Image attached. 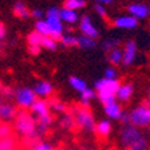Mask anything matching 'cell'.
Returning a JSON list of instances; mask_svg holds the SVG:
<instances>
[{
    "mask_svg": "<svg viewBox=\"0 0 150 150\" xmlns=\"http://www.w3.org/2000/svg\"><path fill=\"white\" fill-rule=\"evenodd\" d=\"M121 142L127 150H147V141L137 127L126 126L122 131Z\"/></svg>",
    "mask_w": 150,
    "mask_h": 150,
    "instance_id": "6da1fadb",
    "label": "cell"
},
{
    "mask_svg": "<svg viewBox=\"0 0 150 150\" xmlns=\"http://www.w3.org/2000/svg\"><path fill=\"white\" fill-rule=\"evenodd\" d=\"M15 130L20 135L31 139L36 135V121L32 114L27 111H18L15 117Z\"/></svg>",
    "mask_w": 150,
    "mask_h": 150,
    "instance_id": "7a4b0ae2",
    "label": "cell"
},
{
    "mask_svg": "<svg viewBox=\"0 0 150 150\" xmlns=\"http://www.w3.org/2000/svg\"><path fill=\"white\" fill-rule=\"evenodd\" d=\"M119 87V82L117 79H99L95 83V88L98 91L99 99L102 100V103L106 106L110 103L115 102V94L117 90Z\"/></svg>",
    "mask_w": 150,
    "mask_h": 150,
    "instance_id": "3957f363",
    "label": "cell"
},
{
    "mask_svg": "<svg viewBox=\"0 0 150 150\" xmlns=\"http://www.w3.org/2000/svg\"><path fill=\"white\" fill-rule=\"evenodd\" d=\"M31 111L34 115H36V130H39L40 133L47 130V127L51 125L52 118H51L50 112H48V105L46 100L36 99L31 106Z\"/></svg>",
    "mask_w": 150,
    "mask_h": 150,
    "instance_id": "277c9868",
    "label": "cell"
},
{
    "mask_svg": "<svg viewBox=\"0 0 150 150\" xmlns=\"http://www.w3.org/2000/svg\"><path fill=\"white\" fill-rule=\"evenodd\" d=\"M129 119L135 127H146L150 125V109L142 105L129 114Z\"/></svg>",
    "mask_w": 150,
    "mask_h": 150,
    "instance_id": "5b68a950",
    "label": "cell"
},
{
    "mask_svg": "<svg viewBox=\"0 0 150 150\" xmlns=\"http://www.w3.org/2000/svg\"><path fill=\"white\" fill-rule=\"evenodd\" d=\"M15 98H16V102H18L19 107H22V109L31 107L32 103L36 100V95H35L34 90H31V88H28V87L19 88L15 93Z\"/></svg>",
    "mask_w": 150,
    "mask_h": 150,
    "instance_id": "8992f818",
    "label": "cell"
},
{
    "mask_svg": "<svg viewBox=\"0 0 150 150\" xmlns=\"http://www.w3.org/2000/svg\"><path fill=\"white\" fill-rule=\"evenodd\" d=\"M75 122H76L81 127L86 129V130H93L94 126H95L93 114H91L86 107L75 110Z\"/></svg>",
    "mask_w": 150,
    "mask_h": 150,
    "instance_id": "52a82bcc",
    "label": "cell"
},
{
    "mask_svg": "<svg viewBox=\"0 0 150 150\" xmlns=\"http://www.w3.org/2000/svg\"><path fill=\"white\" fill-rule=\"evenodd\" d=\"M46 23L50 28V38L54 40H59L62 38V32H63V23L60 22L59 18H47Z\"/></svg>",
    "mask_w": 150,
    "mask_h": 150,
    "instance_id": "ba28073f",
    "label": "cell"
},
{
    "mask_svg": "<svg viewBox=\"0 0 150 150\" xmlns=\"http://www.w3.org/2000/svg\"><path fill=\"white\" fill-rule=\"evenodd\" d=\"M79 28H81V32L83 34V36H87V38H91V39H95L98 36V30L97 27L93 24L91 19L88 16H83L79 23Z\"/></svg>",
    "mask_w": 150,
    "mask_h": 150,
    "instance_id": "9c48e42d",
    "label": "cell"
},
{
    "mask_svg": "<svg viewBox=\"0 0 150 150\" xmlns=\"http://www.w3.org/2000/svg\"><path fill=\"white\" fill-rule=\"evenodd\" d=\"M135 55H137V46L134 42H127L125 50L122 51V63L125 66H129L134 62Z\"/></svg>",
    "mask_w": 150,
    "mask_h": 150,
    "instance_id": "30bf717a",
    "label": "cell"
},
{
    "mask_svg": "<svg viewBox=\"0 0 150 150\" xmlns=\"http://www.w3.org/2000/svg\"><path fill=\"white\" fill-rule=\"evenodd\" d=\"M129 12H130V16L138 20V19H145L150 16V8L144 4H131L129 7Z\"/></svg>",
    "mask_w": 150,
    "mask_h": 150,
    "instance_id": "8fae6325",
    "label": "cell"
},
{
    "mask_svg": "<svg viewBox=\"0 0 150 150\" xmlns=\"http://www.w3.org/2000/svg\"><path fill=\"white\" fill-rule=\"evenodd\" d=\"M34 93L36 97H42V98L48 97V95H51V93H52V84L46 81L38 82V83L35 84Z\"/></svg>",
    "mask_w": 150,
    "mask_h": 150,
    "instance_id": "7c38bea8",
    "label": "cell"
},
{
    "mask_svg": "<svg viewBox=\"0 0 150 150\" xmlns=\"http://www.w3.org/2000/svg\"><path fill=\"white\" fill-rule=\"evenodd\" d=\"M114 24L118 28H126V30H131V28H135L138 24V20L134 19L133 16H121L114 22Z\"/></svg>",
    "mask_w": 150,
    "mask_h": 150,
    "instance_id": "4fadbf2b",
    "label": "cell"
},
{
    "mask_svg": "<svg viewBox=\"0 0 150 150\" xmlns=\"http://www.w3.org/2000/svg\"><path fill=\"white\" fill-rule=\"evenodd\" d=\"M105 112H106V115L110 117L111 119H121L122 117V109L117 102H112L110 105H106L105 106Z\"/></svg>",
    "mask_w": 150,
    "mask_h": 150,
    "instance_id": "5bb4252c",
    "label": "cell"
},
{
    "mask_svg": "<svg viewBox=\"0 0 150 150\" xmlns=\"http://www.w3.org/2000/svg\"><path fill=\"white\" fill-rule=\"evenodd\" d=\"M16 110L15 106L9 105V103H6V105H1L0 106V118L4 119V121H8V119H13L16 117Z\"/></svg>",
    "mask_w": 150,
    "mask_h": 150,
    "instance_id": "9a60e30c",
    "label": "cell"
},
{
    "mask_svg": "<svg viewBox=\"0 0 150 150\" xmlns=\"http://www.w3.org/2000/svg\"><path fill=\"white\" fill-rule=\"evenodd\" d=\"M59 19L62 23L66 22V23L72 24V23L78 22V12H76V11H71V9L63 8L59 11Z\"/></svg>",
    "mask_w": 150,
    "mask_h": 150,
    "instance_id": "2e32d148",
    "label": "cell"
},
{
    "mask_svg": "<svg viewBox=\"0 0 150 150\" xmlns=\"http://www.w3.org/2000/svg\"><path fill=\"white\" fill-rule=\"evenodd\" d=\"M133 86L131 84H123V86H119L118 90H117L115 98H118L119 100H127L133 94Z\"/></svg>",
    "mask_w": 150,
    "mask_h": 150,
    "instance_id": "e0dca14e",
    "label": "cell"
},
{
    "mask_svg": "<svg viewBox=\"0 0 150 150\" xmlns=\"http://www.w3.org/2000/svg\"><path fill=\"white\" fill-rule=\"evenodd\" d=\"M94 130L97 131L98 135H102V137H106V135L110 134V131H111V125H110V122L106 121V119H103V121L98 122L97 125L94 126Z\"/></svg>",
    "mask_w": 150,
    "mask_h": 150,
    "instance_id": "ac0fdd59",
    "label": "cell"
},
{
    "mask_svg": "<svg viewBox=\"0 0 150 150\" xmlns=\"http://www.w3.org/2000/svg\"><path fill=\"white\" fill-rule=\"evenodd\" d=\"M0 150H18V142L11 135L0 141Z\"/></svg>",
    "mask_w": 150,
    "mask_h": 150,
    "instance_id": "d6986e66",
    "label": "cell"
},
{
    "mask_svg": "<svg viewBox=\"0 0 150 150\" xmlns=\"http://www.w3.org/2000/svg\"><path fill=\"white\" fill-rule=\"evenodd\" d=\"M13 13H15L18 18H22V19L30 18V11H28L27 7H25L24 3H22V1H18V3L13 6Z\"/></svg>",
    "mask_w": 150,
    "mask_h": 150,
    "instance_id": "ffe728a7",
    "label": "cell"
},
{
    "mask_svg": "<svg viewBox=\"0 0 150 150\" xmlns=\"http://www.w3.org/2000/svg\"><path fill=\"white\" fill-rule=\"evenodd\" d=\"M69 82H70V84H71V87L74 88V90L79 91V93H82V91H84L86 88H87L86 82H84L83 79L78 78V76H70Z\"/></svg>",
    "mask_w": 150,
    "mask_h": 150,
    "instance_id": "44dd1931",
    "label": "cell"
},
{
    "mask_svg": "<svg viewBox=\"0 0 150 150\" xmlns=\"http://www.w3.org/2000/svg\"><path fill=\"white\" fill-rule=\"evenodd\" d=\"M35 31L42 36H50V28L47 25L46 20H38L35 24Z\"/></svg>",
    "mask_w": 150,
    "mask_h": 150,
    "instance_id": "7402d4cb",
    "label": "cell"
},
{
    "mask_svg": "<svg viewBox=\"0 0 150 150\" xmlns=\"http://www.w3.org/2000/svg\"><path fill=\"white\" fill-rule=\"evenodd\" d=\"M86 6V1L84 0H66L64 1V8L66 9H71V11H75V9H81Z\"/></svg>",
    "mask_w": 150,
    "mask_h": 150,
    "instance_id": "603a6c76",
    "label": "cell"
},
{
    "mask_svg": "<svg viewBox=\"0 0 150 150\" xmlns=\"http://www.w3.org/2000/svg\"><path fill=\"white\" fill-rule=\"evenodd\" d=\"M109 60L114 64H119L122 62V50L112 48L111 51H109Z\"/></svg>",
    "mask_w": 150,
    "mask_h": 150,
    "instance_id": "cb8c5ba5",
    "label": "cell"
},
{
    "mask_svg": "<svg viewBox=\"0 0 150 150\" xmlns=\"http://www.w3.org/2000/svg\"><path fill=\"white\" fill-rule=\"evenodd\" d=\"M78 46H81L82 48H93L95 46V39H91L87 36H79L78 38Z\"/></svg>",
    "mask_w": 150,
    "mask_h": 150,
    "instance_id": "d4e9b609",
    "label": "cell"
},
{
    "mask_svg": "<svg viewBox=\"0 0 150 150\" xmlns=\"http://www.w3.org/2000/svg\"><path fill=\"white\" fill-rule=\"evenodd\" d=\"M11 135H12V127L7 122H1L0 123V141L7 137H11Z\"/></svg>",
    "mask_w": 150,
    "mask_h": 150,
    "instance_id": "484cf974",
    "label": "cell"
},
{
    "mask_svg": "<svg viewBox=\"0 0 150 150\" xmlns=\"http://www.w3.org/2000/svg\"><path fill=\"white\" fill-rule=\"evenodd\" d=\"M63 46L66 47H74V46H78V38L72 36V35H62L60 38Z\"/></svg>",
    "mask_w": 150,
    "mask_h": 150,
    "instance_id": "4316f807",
    "label": "cell"
},
{
    "mask_svg": "<svg viewBox=\"0 0 150 150\" xmlns=\"http://www.w3.org/2000/svg\"><path fill=\"white\" fill-rule=\"evenodd\" d=\"M42 35H39L36 31L31 32V34L28 35L27 40H28V44L30 46H36V47H40V42H42Z\"/></svg>",
    "mask_w": 150,
    "mask_h": 150,
    "instance_id": "83f0119b",
    "label": "cell"
},
{
    "mask_svg": "<svg viewBox=\"0 0 150 150\" xmlns=\"http://www.w3.org/2000/svg\"><path fill=\"white\" fill-rule=\"evenodd\" d=\"M40 47L46 48V50H55L56 48V42L51 39L50 36H43L40 42Z\"/></svg>",
    "mask_w": 150,
    "mask_h": 150,
    "instance_id": "f1b7e54d",
    "label": "cell"
},
{
    "mask_svg": "<svg viewBox=\"0 0 150 150\" xmlns=\"http://www.w3.org/2000/svg\"><path fill=\"white\" fill-rule=\"evenodd\" d=\"M60 125H62L63 129H71V127H74V125H75L74 117H71V115H64V117L62 118V121H60Z\"/></svg>",
    "mask_w": 150,
    "mask_h": 150,
    "instance_id": "f546056e",
    "label": "cell"
},
{
    "mask_svg": "<svg viewBox=\"0 0 150 150\" xmlns=\"http://www.w3.org/2000/svg\"><path fill=\"white\" fill-rule=\"evenodd\" d=\"M81 94H82V95H81V97H82V103H83L84 106H87V105H88V100H90L91 98L94 97V91L91 90V88L87 87L84 91H82Z\"/></svg>",
    "mask_w": 150,
    "mask_h": 150,
    "instance_id": "4dcf8cb0",
    "label": "cell"
},
{
    "mask_svg": "<svg viewBox=\"0 0 150 150\" xmlns=\"http://www.w3.org/2000/svg\"><path fill=\"white\" fill-rule=\"evenodd\" d=\"M47 105H48V109H54L55 110V111H64V105H63V103H60V102H58V100H51L50 103H47Z\"/></svg>",
    "mask_w": 150,
    "mask_h": 150,
    "instance_id": "1f68e13d",
    "label": "cell"
},
{
    "mask_svg": "<svg viewBox=\"0 0 150 150\" xmlns=\"http://www.w3.org/2000/svg\"><path fill=\"white\" fill-rule=\"evenodd\" d=\"M31 150H52L50 144L47 142H38V144H34L31 147Z\"/></svg>",
    "mask_w": 150,
    "mask_h": 150,
    "instance_id": "d6a6232c",
    "label": "cell"
},
{
    "mask_svg": "<svg viewBox=\"0 0 150 150\" xmlns=\"http://www.w3.org/2000/svg\"><path fill=\"white\" fill-rule=\"evenodd\" d=\"M59 8H56V7H52L47 11V18H59Z\"/></svg>",
    "mask_w": 150,
    "mask_h": 150,
    "instance_id": "836d02e7",
    "label": "cell"
},
{
    "mask_svg": "<svg viewBox=\"0 0 150 150\" xmlns=\"http://www.w3.org/2000/svg\"><path fill=\"white\" fill-rule=\"evenodd\" d=\"M115 44H117L115 40H106L103 43V48L106 51H111L112 48H115Z\"/></svg>",
    "mask_w": 150,
    "mask_h": 150,
    "instance_id": "e575fe53",
    "label": "cell"
},
{
    "mask_svg": "<svg viewBox=\"0 0 150 150\" xmlns=\"http://www.w3.org/2000/svg\"><path fill=\"white\" fill-rule=\"evenodd\" d=\"M30 16L35 18L36 20H43V11H40V9H34L32 12H30Z\"/></svg>",
    "mask_w": 150,
    "mask_h": 150,
    "instance_id": "d590c367",
    "label": "cell"
},
{
    "mask_svg": "<svg viewBox=\"0 0 150 150\" xmlns=\"http://www.w3.org/2000/svg\"><path fill=\"white\" fill-rule=\"evenodd\" d=\"M115 75H117V71L114 69H111V67L105 71V78L106 79H115Z\"/></svg>",
    "mask_w": 150,
    "mask_h": 150,
    "instance_id": "8d00e7d4",
    "label": "cell"
},
{
    "mask_svg": "<svg viewBox=\"0 0 150 150\" xmlns=\"http://www.w3.org/2000/svg\"><path fill=\"white\" fill-rule=\"evenodd\" d=\"M95 11H97L100 16H103V18L106 16V9H105L103 6H100V4H97V6H95Z\"/></svg>",
    "mask_w": 150,
    "mask_h": 150,
    "instance_id": "74e56055",
    "label": "cell"
},
{
    "mask_svg": "<svg viewBox=\"0 0 150 150\" xmlns=\"http://www.w3.org/2000/svg\"><path fill=\"white\" fill-rule=\"evenodd\" d=\"M28 51L31 55H38V54L40 52V47H36V46H30L28 47Z\"/></svg>",
    "mask_w": 150,
    "mask_h": 150,
    "instance_id": "f35d334b",
    "label": "cell"
},
{
    "mask_svg": "<svg viewBox=\"0 0 150 150\" xmlns=\"http://www.w3.org/2000/svg\"><path fill=\"white\" fill-rule=\"evenodd\" d=\"M0 91H3V94L6 95V97H11V95H13V91H12L11 87H1Z\"/></svg>",
    "mask_w": 150,
    "mask_h": 150,
    "instance_id": "ab89813d",
    "label": "cell"
},
{
    "mask_svg": "<svg viewBox=\"0 0 150 150\" xmlns=\"http://www.w3.org/2000/svg\"><path fill=\"white\" fill-rule=\"evenodd\" d=\"M4 36H6V27L3 23H0V40H3Z\"/></svg>",
    "mask_w": 150,
    "mask_h": 150,
    "instance_id": "60d3db41",
    "label": "cell"
},
{
    "mask_svg": "<svg viewBox=\"0 0 150 150\" xmlns=\"http://www.w3.org/2000/svg\"><path fill=\"white\" fill-rule=\"evenodd\" d=\"M95 1H97L98 4H100V6H102V4H110L112 0H95Z\"/></svg>",
    "mask_w": 150,
    "mask_h": 150,
    "instance_id": "b9f144b4",
    "label": "cell"
},
{
    "mask_svg": "<svg viewBox=\"0 0 150 150\" xmlns=\"http://www.w3.org/2000/svg\"><path fill=\"white\" fill-rule=\"evenodd\" d=\"M82 150H95V149H93V147H83Z\"/></svg>",
    "mask_w": 150,
    "mask_h": 150,
    "instance_id": "7bdbcfd3",
    "label": "cell"
},
{
    "mask_svg": "<svg viewBox=\"0 0 150 150\" xmlns=\"http://www.w3.org/2000/svg\"><path fill=\"white\" fill-rule=\"evenodd\" d=\"M52 150H62V149H52Z\"/></svg>",
    "mask_w": 150,
    "mask_h": 150,
    "instance_id": "ee69618b",
    "label": "cell"
},
{
    "mask_svg": "<svg viewBox=\"0 0 150 150\" xmlns=\"http://www.w3.org/2000/svg\"><path fill=\"white\" fill-rule=\"evenodd\" d=\"M0 90H1V83H0Z\"/></svg>",
    "mask_w": 150,
    "mask_h": 150,
    "instance_id": "f6af8a7d",
    "label": "cell"
},
{
    "mask_svg": "<svg viewBox=\"0 0 150 150\" xmlns=\"http://www.w3.org/2000/svg\"><path fill=\"white\" fill-rule=\"evenodd\" d=\"M0 106H1V100H0Z\"/></svg>",
    "mask_w": 150,
    "mask_h": 150,
    "instance_id": "bcb514c9",
    "label": "cell"
}]
</instances>
